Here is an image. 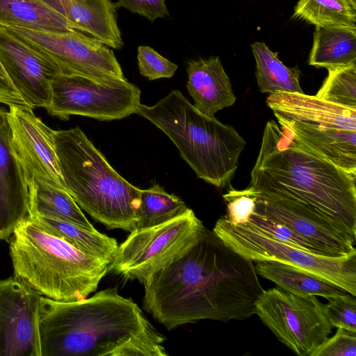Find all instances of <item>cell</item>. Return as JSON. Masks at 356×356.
I'll list each match as a JSON object with an SVG mask.
<instances>
[{"label": "cell", "instance_id": "4316f807", "mask_svg": "<svg viewBox=\"0 0 356 356\" xmlns=\"http://www.w3.org/2000/svg\"><path fill=\"white\" fill-rule=\"evenodd\" d=\"M293 17L316 27L356 26V0H298Z\"/></svg>", "mask_w": 356, "mask_h": 356}, {"label": "cell", "instance_id": "603a6c76", "mask_svg": "<svg viewBox=\"0 0 356 356\" xmlns=\"http://www.w3.org/2000/svg\"><path fill=\"white\" fill-rule=\"evenodd\" d=\"M258 275L293 294L329 298L348 293L342 288L300 268L275 261H256Z\"/></svg>", "mask_w": 356, "mask_h": 356}, {"label": "cell", "instance_id": "9a60e30c", "mask_svg": "<svg viewBox=\"0 0 356 356\" xmlns=\"http://www.w3.org/2000/svg\"><path fill=\"white\" fill-rule=\"evenodd\" d=\"M0 63L27 106L45 108L49 105L51 81L62 74L60 69L3 26Z\"/></svg>", "mask_w": 356, "mask_h": 356}, {"label": "cell", "instance_id": "d6986e66", "mask_svg": "<svg viewBox=\"0 0 356 356\" xmlns=\"http://www.w3.org/2000/svg\"><path fill=\"white\" fill-rule=\"evenodd\" d=\"M267 106L284 119L356 130V108L331 103L317 96L300 92L270 94Z\"/></svg>", "mask_w": 356, "mask_h": 356}, {"label": "cell", "instance_id": "8fae6325", "mask_svg": "<svg viewBox=\"0 0 356 356\" xmlns=\"http://www.w3.org/2000/svg\"><path fill=\"white\" fill-rule=\"evenodd\" d=\"M4 27L53 61L62 74L126 79L113 51L97 40L75 33Z\"/></svg>", "mask_w": 356, "mask_h": 356}, {"label": "cell", "instance_id": "d4e9b609", "mask_svg": "<svg viewBox=\"0 0 356 356\" xmlns=\"http://www.w3.org/2000/svg\"><path fill=\"white\" fill-rule=\"evenodd\" d=\"M47 232L60 238L77 250L89 255L111 262L117 248L115 238L91 231L58 218L29 215Z\"/></svg>", "mask_w": 356, "mask_h": 356}, {"label": "cell", "instance_id": "3957f363", "mask_svg": "<svg viewBox=\"0 0 356 356\" xmlns=\"http://www.w3.org/2000/svg\"><path fill=\"white\" fill-rule=\"evenodd\" d=\"M249 187L297 200L356 238V175L312 154L274 120L266 124Z\"/></svg>", "mask_w": 356, "mask_h": 356}, {"label": "cell", "instance_id": "7c38bea8", "mask_svg": "<svg viewBox=\"0 0 356 356\" xmlns=\"http://www.w3.org/2000/svg\"><path fill=\"white\" fill-rule=\"evenodd\" d=\"M254 200L253 212L283 224L331 257L356 254L355 238L341 231L305 204L293 199L248 188Z\"/></svg>", "mask_w": 356, "mask_h": 356}, {"label": "cell", "instance_id": "4fadbf2b", "mask_svg": "<svg viewBox=\"0 0 356 356\" xmlns=\"http://www.w3.org/2000/svg\"><path fill=\"white\" fill-rule=\"evenodd\" d=\"M41 296L15 276L0 280V356H41Z\"/></svg>", "mask_w": 356, "mask_h": 356}, {"label": "cell", "instance_id": "f546056e", "mask_svg": "<svg viewBox=\"0 0 356 356\" xmlns=\"http://www.w3.org/2000/svg\"><path fill=\"white\" fill-rule=\"evenodd\" d=\"M242 225H245L280 243L310 253L328 257L314 243L300 236L286 225L255 212H252L248 221Z\"/></svg>", "mask_w": 356, "mask_h": 356}, {"label": "cell", "instance_id": "52a82bcc", "mask_svg": "<svg viewBox=\"0 0 356 356\" xmlns=\"http://www.w3.org/2000/svg\"><path fill=\"white\" fill-rule=\"evenodd\" d=\"M232 250L252 261L283 263L335 284L356 296V254L343 257L316 254L280 243L245 225H234L226 216L212 230Z\"/></svg>", "mask_w": 356, "mask_h": 356}, {"label": "cell", "instance_id": "484cf974", "mask_svg": "<svg viewBox=\"0 0 356 356\" xmlns=\"http://www.w3.org/2000/svg\"><path fill=\"white\" fill-rule=\"evenodd\" d=\"M251 49L256 63V78L263 93L300 92V71L298 67H288L264 42H254Z\"/></svg>", "mask_w": 356, "mask_h": 356}, {"label": "cell", "instance_id": "d590c367", "mask_svg": "<svg viewBox=\"0 0 356 356\" xmlns=\"http://www.w3.org/2000/svg\"><path fill=\"white\" fill-rule=\"evenodd\" d=\"M0 104L26 105L0 63ZM27 106V105H26Z\"/></svg>", "mask_w": 356, "mask_h": 356}, {"label": "cell", "instance_id": "8992f818", "mask_svg": "<svg viewBox=\"0 0 356 356\" xmlns=\"http://www.w3.org/2000/svg\"><path fill=\"white\" fill-rule=\"evenodd\" d=\"M134 114L165 134L198 178L217 188L229 183L246 145L232 126L202 114L178 90L153 106L140 103Z\"/></svg>", "mask_w": 356, "mask_h": 356}, {"label": "cell", "instance_id": "5b68a950", "mask_svg": "<svg viewBox=\"0 0 356 356\" xmlns=\"http://www.w3.org/2000/svg\"><path fill=\"white\" fill-rule=\"evenodd\" d=\"M53 134L66 189L79 207L108 229H136L141 189L122 177L79 127Z\"/></svg>", "mask_w": 356, "mask_h": 356}, {"label": "cell", "instance_id": "ffe728a7", "mask_svg": "<svg viewBox=\"0 0 356 356\" xmlns=\"http://www.w3.org/2000/svg\"><path fill=\"white\" fill-rule=\"evenodd\" d=\"M186 72V88L194 107L202 114L214 117L218 111L235 103L229 78L218 56L191 60Z\"/></svg>", "mask_w": 356, "mask_h": 356}, {"label": "cell", "instance_id": "7a4b0ae2", "mask_svg": "<svg viewBox=\"0 0 356 356\" xmlns=\"http://www.w3.org/2000/svg\"><path fill=\"white\" fill-rule=\"evenodd\" d=\"M41 356H167L159 332L132 299L107 288L61 302L41 296Z\"/></svg>", "mask_w": 356, "mask_h": 356}, {"label": "cell", "instance_id": "e0dca14e", "mask_svg": "<svg viewBox=\"0 0 356 356\" xmlns=\"http://www.w3.org/2000/svg\"><path fill=\"white\" fill-rule=\"evenodd\" d=\"M294 139L314 155L356 175V130L284 119L275 115Z\"/></svg>", "mask_w": 356, "mask_h": 356}, {"label": "cell", "instance_id": "d6a6232c", "mask_svg": "<svg viewBox=\"0 0 356 356\" xmlns=\"http://www.w3.org/2000/svg\"><path fill=\"white\" fill-rule=\"evenodd\" d=\"M227 202L229 221L234 225L245 224L254 211V200L248 188L238 191L232 189L223 195Z\"/></svg>", "mask_w": 356, "mask_h": 356}, {"label": "cell", "instance_id": "44dd1931", "mask_svg": "<svg viewBox=\"0 0 356 356\" xmlns=\"http://www.w3.org/2000/svg\"><path fill=\"white\" fill-rule=\"evenodd\" d=\"M0 26L81 34L42 0H0Z\"/></svg>", "mask_w": 356, "mask_h": 356}, {"label": "cell", "instance_id": "2e32d148", "mask_svg": "<svg viewBox=\"0 0 356 356\" xmlns=\"http://www.w3.org/2000/svg\"><path fill=\"white\" fill-rule=\"evenodd\" d=\"M8 111L0 106V241L29 216V185L12 142Z\"/></svg>", "mask_w": 356, "mask_h": 356}, {"label": "cell", "instance_id": "277c9868", "mask_svg": "<svg viewBox=\"0 0 356 356\" xmlns=\"http://www.w3.org/2000/svg\"><path fill=\"white\" fill-rule=\"evenodd\" d=\"M8 241L14 276L54 300L88 298L109 272L108 261L81 252L29 216L15 227Z\"/></svg>", "mask_w": 356, "mask_h": 356}, {"label": "cell", "instance_id": "836d02e7", "mask_svg": "<svg viewBox=\"0 0 356 356\" xmlns=\"http://www.w3.org/2000/svg\"><path fill=\"white\" fill-rule=\"evenodd\" d=\"M356 333L338 327L334 336L327 338L311 356H355Z\"/></svg>", "mask_w": 356, "mask_h": 356}, {"label": "cell", "instance_id": "30bf717a", "mask_svg": "<svg viewBox=\"0 0 356 356\" xmlns=\"http://www.w3.org/2000/svg\"><path fill=\"white\" fill-rule=\"evenodd\" d=\"M255 314L280 341L299 356H311L333 327L317 296H299L280 287L262 291Z\"/></svg>", "mask_w": 356, "mask_h": 356}, {"label": "cell", "instance_id": "83f0119b", "mask_svg": "<svg viewBox=\"0 0 356 356\" xmlns=\"http://www.w3.org/2000/svg\"><path fill=\"white\" fill-rule=\"evenodd\" d=\"M188 209L186 203L175 194L167 193L159 184L141 190L136 229L156 226L170 220Z\"/></svg>", "mask_w": 356, "mask_h": 356}, {"label": "cell", "instance_id": "cb8c5ba5", "mask_svg": "<svg viewBox=\"0 0 356 356\" xmlns=\"http://www.w3.org/2000/svg\"><path fill=\"white\" fill-rule=\"evenodd\" d=\"M28 185L29 215L52 217L88 230L96 229L67 191L36 179H30Z\"/></svg>", "mask_w": 356, "mask_h": 356}, {"label": "cell", "instance_id": "6da1fadb", "mask_svg": "<svg viewBox=\"0 0 356 356\" xmlns=\"http://www.w3.org/2000/svg\"><path fill=\"white\" fill-rule=\"evenodd\" d=\"M143 284V309L168 330L203 319L250 318L264 290L253 261L206 227Z\"/></svg>", "mask_w": 356, "mask_h": 356}, {"label": "cell", "instance_id": "1f68e13d", "mask_svg": "<svg viewBox=\"0 0 356 356\" xmlns=\"http://www.w3.org/2000/svg\"><path fill=\"white\" fill-rule=\"evenodd\" d=\"M138 69L148 80L172 77L178 66L148 46H139L137 50Z\"/></svg>", "mask_w": 356, "mask_h": 356}, {"label": "cell", "instance_id": "e575fe53", "mask_svg": "<svg viewBox=\"0 0 356 356\" xmlns=\"http://www.w3.org/2000/svg\"><path fill=\"white\" fill-rule=\"evenodd\" d=\"M115 5L117 8H126L151 22L169 16L165 0H118Z\"/></svg>", "mask_w": 356, "mask_h": 356}, {"label": "cell", "instance_id": "ba28073f", "mask_svg": "<svg viewBox=\"0 0 356 356\" xmlns=\"http://www.w3.org/2000/svg\"><path fill=\"white\" fill-rule=\"evenodd\" d=\"M204 226L188 209L162 224L131 231L118 246L109 264V271L125 280L143 283L154 271L165 266L191 245Z\"/></svg>", "mask_w": 356, "mask_h": 356}, {"label": "cell", "instance_id": "7402d4cb", "mask_svg": "<svg viewBox=\"0 0 356 356\" xmlns=\"http://www.w3.org/2000/svg\"><path fill=\"white\" fill-rule=\"evenodd\" d=\"M308 63L327 70L356 64V26L316 27Z\"/></svg>", "mask_w": 356, "mask_h": 356}, {"label": "cell", "instance_id": "f1b7e54d", "mask_svg": "<svg viewBox=\"0 0 356 356\" xmlns=\"http://www.w3.org/2000/svg\"><path fill=\"white\" fill-rule=\"evenodd\" d=\"M327 71L316 96L338 105L356 108V64Z\"/></svg>", "mask_w": 356, "mask_h": 356}, {"label": "cell", "instance_id": "9c48e42d", "mask_svg": "<svg viewBox=\"0 0 356 356\" xmlns=\"http://www.w3.org/2000/svg\"><path fill=\"white\" fill-rule=\"evenodd\" d=\"M51 100L45 108L52 116L67 120L81 115L99 120H120L135 113L140 90L125 79L59 74L51 83Z\"/></svg>", "mask_w": 356, "mask_h": 356}, {"label": "cell", "instance_id": "4dcf8cb0", "mask_svg": "<svg viewBox=\"0 0 356 356\" xmlns=\"http://www.w3.org/2000/svg\"><path fill=\"white\" fill-rule=\"evenodd\" d=\"M327 300L324 310L331 325L356 333L355 296L346 293Z\"/></svg>", "mask_w": 356, "mask_h": 356}, {"label": "cell", "instance_id": "ac0fdd59", "mask_svg": "<svg viewBox=\"0 0 356 356\" xmlns=\"http://www.w3.org/2000/svg\"><path fill=\"white\" fill-rule=\"evenodd\" d=\"M80 33L115 49L124 42L111 0H42Z\"/></svg>", "mask_w": 356, "mask_h": 356}, {"label": "cell", "instance_id": "5bb4252c", "mask_svg": "<svg viewBox=\"0 0 356 356\" xmlns=\"http://www.w3.org/2000/svg\"><path fill=\"white\" fill-rule=\"evenodd\" d=\"M12 142L28 181L36 179L66 190L56 152L54 130L26 105L8 106Z\"/></svg>", "mask_w": 356, "mask_h": 356}]
</instances>
